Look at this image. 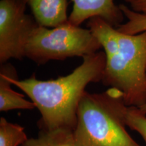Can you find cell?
Returning <instances> with one entry per match:
<instances>
[{
	"label": "cell",
	"mask_w": 146,
	"mask_h": 146,
	"mask_svg": "<svg viewBox=\"0 0 146 146\" xmlns=\"http://www.w3.org/2000/svg\"><path fill=\"white\" fill-rule=\"evenodd\" d=\"M3 64L12 85L21 89L39 110L41 118L38 125L41 130H74L78 105L85 89L89 83L102 81L106 54L98 52L85 56L81 64L68 75L46 81L35 75L19 80L14 66L9 63Z\"/></svg>",
	"instance_id": "1"
},
{
	"label": "cell",
	"mask_w": 146,
	"mask_h": 146,
	"mask_svg": "<svg viewBox=\"0 0 146 146\" xmlns=\"http://www.w3.org/2000/svg\"><path fill=\"white\" fill-rule=\"evenodd\" d=\"M87 27L106 54L102 83L123 94L125 104L141 108L146 104V31L121 33L102 18H92Z\"/></svg>",
	"instance_id": "2"
},
{
	"label": "cell",
	"mask_w": 146,
	"mask_h": 146,
	"mask_svg": "<svg viewBox=\"0 0 146 146\" xmlns=\"http://www.w3.org/2000/svg\"><path fill=\"white\" fill-rule=\"evenodd\" d=\"M128 108L123 94L114 88L83 94L74 129L77 146H141L127 132Z\"/></svg>",
	"instance_id": "3"
},
{
	"label": "cell",
	"mask_w": 146,
	"mask_h": 146,
	"mask_svg": "<svg viewBox=\"0 0 146 146\" xmlns=\"http://www.w3.org/2000/svg\"><path fill=\"white\" fill-rule=\"evenodd\" d=\"M101 48L99 41L89 29L74 26L69 22L54 28L37 24L27 38L24 56L41 65L51 60L83 58Z\"/></svg>",
	"instance_id": "4"
},
{
	"label": "cell",
	"mask_w": 146,
	"mask_h": 146,
	"mask_svg": "<svg viewBox=\"0 0 146 146\" xmlns=\"http://www.w3.org/2000/svg\"><path fill=\"white\" fill-rule=\"evenodd\" d=\"M23 0L0 1V63L25 58L27 38L37 25L33 16L26 14Z\"/></svg>",
	"instance_id": "5"
},
{
	"label": "cell",
	"mask_w": 146,
	"mask_h": 146,
	"mask_svg": "<svg viewBox=\"0 0 146 146\" xmlns=\"http://www.w3.org/2000/svg\"><path fill=\"white\" fill-rule=\"evenodd\" d=\"M72 10L68 16V22L80 27L83 22L98 17L113 27L122 25L125 16L114 0H72Z\"/></svg>",
	"instance_id": "6"
},
{
	"label": "cell",
	"mask_w": 146,
	"mask_h": 146,
	"mask_svg": "<svg viewBox=\"0 0 146 146\" xmlns=\"http://www.w3.org/2000/svg\"><path fill=\"white\" fill-rule=\"evenodd\" d=\"M39 25L54 28L68 22V0H23Z\"/></svg>",
	"instance_id": "7"
},
{
	"label": "cell",
	"mask_w": 146,
	"mask_h": 146,
	"mask_svg": "<svg viewBox=\"0 0 146 146\" xmlns=\"http://www.w3.org/2000/svg\"><path fill=\"white\" fill-rule=\"evenodd\" d=\"M5 66L1 64L0 69V111L8 112L13 110H33L36 106L32 101L12 88Z\"/></svg>",
	"instance_id": "8"
},
{
	"label": "cell",
	"mask_w": 146,
	"mask_h": 146,
	"mask_svg": "<svg viewBox=\"0 0 146 146\" xmlns=\"http://www.w3.org/2000/svg\"><path fill=\"white\" fill-rule=\"evenodd\" d=\"M74 131L66 128L41 130L37 137L28 139L21 146H77Z\"/></svg>",
	"instance_id": "9"
},
{
	"label": "cell",
	"mask_w": 146,
	"mask_h": 146,
	"mask_svg": "<svg viewBox=\"0 0 146 146\" xmlns=\"http://www.w3.org/2000/svg\"><path fill=\"white\" fill-rule=\"evenodd\" d=\"M28 139L25 128L0 118V146H21Z\"/></svg>",
	"instance_id": "10"
},
{
	"label": "cell",
	"mask_w": 146,
	"mask_h": 146,
	"mask_svg": "<svg viewBox=\"0 0 146 146\" xmlns=\"http://www.w3.org/2000/svg\"><path fill=\"white\" fill-rule=\"evenodd\" d=\"M119 8L127 19V23L116 28L119 31L127 35H137L146 31V15L135 12L123 3L119 5Z\"/></svg>",
	"instance_id": "11"
},
{
	"label": "cell",
	"mask_w": 146,
	"mask_h": 146,
	"mask_svg": "<svg viewBox=\"0 0 146 146\" xmlns=\"http://www.w3.org/2000/svg\"><path fill=\"white\" fill-rule=\"evenodd\" d=\"M127 126L137 132L146 145V114L139 108L129 107L127 113Z\"/></svg>",
	"instance_id": "12"
},
{
	"label": "cell",
	"mask_w": 146,
	"mask_h": 146,
	"mask_svg": "<svg viewBox=\"0 0 146 146\" xmlns=\"http://www.w3.org/2000/svg\"><path fill=\"white\" fill-rule=\"evenodd\" d=\"M135 12L146 15V0H124Z\"/></svg>",
	"instance_id": "13"
},
{
	"label": "cell",
	"mask_w": 146,
	"mask_h": 146,
	"mask_svg": "<svg viewBox=\"0 0 146 146\" xmlns=\"http://www.w3.org/2000/svg\"><path fill=\"white\" fill-rule=\"evenodd\" d=\"M139 109L141 110L142 112H143L144 114H146V104L144 106H142V107L139 108Z\"/></svg>",
	"instance_id": "14"
}]
</instances>
